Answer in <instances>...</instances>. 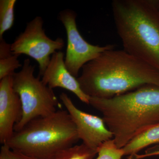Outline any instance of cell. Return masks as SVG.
Segmentation results:
<instances>
[{
	"label": "cell",
	"mask_w": 159,
	"mask_h": 159,
	"mask_svg": "<svg viewBox=\"0 0 159 159\" xmlns=\"http://www.w3.org/2000/svg\"><path fill=\"white\" fill-rule=\"evenodd\" d=\"M35 67L30 60L25 59L21 70L13 75V88L19 96L22 107V116L15 125V132L33 119L52 115L61 107L53 89L45 84L40 77L34 76Z\"/></svg>",
	"instance_id": "cell-5"
},
{
	"label": "cell",
	"mask_w": 159,
	"mask_h": 159,
	"mask_svg": "<svg viewBox=\"0 0 159 159\" xmlns=\"http://www.w3.org/2000/svg\"><path fill=\"white\" fill-rule=\"evenodd\" d=\"M76 125L67 110L31 120L14 132L6 144L35 159H48L60 151L74 146L79 140Z\"/></svg>",
	"instance_id": "cell-4"
},
{
	"label": "cell",
	"mask_w": 159,
	"mask_h": 159,
	"mask_svg": "<svg viewBox=\"0 0 159 159\" xmlns=\"http://www.w3.org/2000/svg\"><path fill=\"white\" fill-rule=\"evenodd\" d=\"M97 154L96 159H121L125 156L123 148H118L113 139L102 143L98 148Z\"/></svg>",
	"instance_id": "cell-14"
},
{
	"label": "cell",
	"mask_w": 159,
	"mask_h": 159,
	"mask_svg": "<svg viewBox=\"0 0 159 159\" xmlns=\"http://www.w3.org/2000/svg\"><path fill=\"white\" fill-rule=\"evenodd\" d=\"M77 79L89 97L112 98L146 84L159 86V70L124 50L109 49L85 65Z\"/></svg>",
	"instance_id": "cell-1"
},
{
	"label": "cell",
	"mask_w": 159,
	"mask_h": 159,
	"mask_svg": "<svg viewBox=\"0 0 159 159\" xmlns=\"http://www.w3.org/2000/svg\"><path fill=\"white\" fill-rule=\"evenodd\" d=\"M13 54L11 44L8 43L4 39L0 40V59L10 57Z\"/></svg>",
	"instance_id": "cell-17"
},
{
	"label": "cell",
	"mask_w": 159,
	"mask_h": 159,
	"mask_svg": "<svg viewBox=\"0 0 159 159\" xmlns=\"http://www.w3.org/2000/svg\"><path fill=\"white\" fill-rule=\"evenodd\" d=\"M43 20L41 16H36L27 23L25 30L16 38L11 44L12 53L29 56L35 60L39 65V77L43 74L48 65L51 55L60 51L65 46L63 39H50L43 29Z\"/></svg>",
	"instance_id": "cell-6"
},
{
	"label": "cell",
	"mask_w": 159,
	"mask_h": 159,
	"mask_svg": "<svg viewBox=\"0 0 159 159\" xmlns=\"http://www.w3.org/2000/svg\"><path fill=\"white\" fill-rule=\"evenodd\" d=\"M154 156H159V147L157 148L150 149L149 151L146 152L145 154L137 155L136 156V159L144 158L146 157Z\"/></svg>",
	"instance_id": "cell-18"
},
{
	"label": "cell",
	"mask_w": 159,
	"mask_h": 159,
	"mask_svg": "<svg viewBox=\"0 0 159 159\" xmlns=\"http://www.w3.org/2000/svg\"><path fill=\"white\" fill-rule=\"evenodd\" d=\"M60 99L74 121L79 139L82 140V143L98 151L102 143L113 139L112 134L102 118L79 109L65 93H61Z\"/></svg>",
	"instance_id": "cell-8"
},
{
	"label": "cell",
	"mask_w": 159,
	"mask_h": 159,
	"mask_svg": "<svg viewBox=\"0 0 159 159\" xmlns=\"http://www.w3.org/2000/svg\"><path fill=\"white\" fill-rule=\"evenodd\" d=\"M0 159H35L25 154L12 150L7 144L2 145L0 151Z\"/></svg>",
	"instance_id": "cell-16"
},
{
	"label": "cell",
	"mask_w": 159,
	"mask_h": 159,
	"mask_svg": "<svg viewBox=\"0 0 159 159\" xmlns=\"http://www.w3.org/2000/svg\"><path fill=\"white\" fill-rule=\"evenodd\" d=\"M16 0L0 1V40L5 32L10 30L14 22V7Z\"/></svg>",
	"instance_id": "cell-13"
},
{
	"label": "cell",
	"mask_w": 159,
	"mask_h": 159,
	"mask_svg": "<svg viewBox=\"0 0 159 159\" xmlns=\"http://www.w3.org/2000/svg\"><path fill=\"white\" fill-rule=\"evenodd\" d=\"M19 57V55L13 54L10 57L0 59V80L13 75L16 70L22 67L18 59Z\"/></svg>",
	"instance_id": "cell-15"
},
{
	"label": "cell",
	"mask_w": 159,
	"mask_h": 159,
	"mask_svg": "<svg viewBox=\"0 0 159 159\" xmlns=\"http://www.w3.org/2000/svg\"><path fill=\"white\" fill-rule=\"evenodd\" d=\"M156 144H159V123L139 134L122 148L125 156L131 158L146 147Z\"/></svg>",
	"instance_id": "cell-11"
},
{
	"label": "cell",
	"mask_w": 159,
	"mask_h": 159,
	"mask_svg": "<svg viewBox=\"0 0 159 159\" xmlns=\"http://www.w3.org/2000/svg\"><path fill=\"white\" fill-rule=\"evenodd\" d=\"M58 17L65 28L67 37L65 63L74 77H78L80 71L86 64L104 51L115 47L111 44L100 47L87 42L78 31L76 23L77 14L73 10L65 9L60 12Z\"/></svg>",
	"instance_id": "cell-7"
},
{
	"label": "cell",
	"mask_w": 159,
	"mask_h": 159,
	"mask_svg": "<svg viewBox=\"0 0 159 159\" xmlns=\"http://www.w3.org/2000/svg\"><path fill=\"white\" fill-rule=\"evenodd\" d=\"M155 6L156 7L157 10H158L159 13V0H152Z\"/></svg>",
	"instance_id": "cell-19"
},
{
	"label": "cell",
	"mask_w": 159,
	"mask_h": 159,
	"mask_svg": "<svg viewBox=\"0 0 159 159\" xmlns=\"http://www.w3.org/2000/svg\"><path fill=\"white\" fill-rule=\"evenodd\" d=\"M64 56L61 51L51 55L42 81L53 89L61 88L72 92L80 101L89 105L90 97L83 92L77 78L73 76L66 67Z\"/></svg>",
	"instance_id": "cell-10"
},
{
	"label": "cell",
	"mask_w": 159,
	"mask_h": 159,
	"mask_svg": "<svg viewBox=\"0 0 159 159\" xmlns=\"http://www.w3.org/2000/svg\"><path fill=\"white\" fill-rule=\"evenodd\" d=\"M97 153L98 151L82 143L60 151L48 159H93Z\"/></svg>",
	"instance_id": "cell-12"
},
{
	"label": "cell",
	"mask_w": 159,
	"mask_h": 159,
	"mask_svg": "<svg viewBox=\"0 0 159 159\" xmlns=\"http://www.w3.org/2000/svg\"><path fill=\"white\" fill-rule=\"evenodd\" d=\"M22 116L21 102L13 86V75L0 80V142L6 144Z\"/></svg>",
	"instance_id": "cell-9"
},
{
	"label": "cell",
	"mask_w": 159,
	"mask_h": 159,
	"mask_svg": "<svg viewBox=\"0 0 159 159\" xmlns=\"http://www.w3.org/2000/svg\"><path fill=\"white\" fill-rule=\"evenodd\" d=\"M102 114L117 147L159 123V86L146 84L134 90L104 99L90 97L89 104Z\"/></svg>",
	"instance_id": "cell-2"
},
{
	"label": "cell",
	"mask_w": 159,
	"mask_h": 159,
	"mask_svg": "<svg viewBox=\"0 0 159 159\" xmlns=\"http://www.w3.org/2000/svg\"><path fill=\"white\" fill-rule=\"evenodd\" d=\"M112 11L124 51L159 70V13L152 0H113Z\"/></svg>",
	"instance_id": "cell-3"
}]
</instances>
